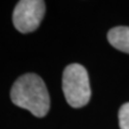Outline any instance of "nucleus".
<instances>
[{"label":"nucleus","instance_id":"nucleus-5","mask_svg":"<svg viewBox=\"0 0 129 129\" xmlns=\"http://www.w3.org/2000/svg\"><path fill=\"white\" fill-rule=\"evenodd\" d=\"M118 122L120 129H129V102L124 103L118 112Z\"/></svg>","mask_w":129,"mask_h":129},{"label":"nucleus","instance_id":"nucleus-4","mask_svg":"<svg viewBox=\"0 0 129 129\" xmlns=\"http://www.w3.org/2000/svg\"><path fill=\"white\" fill-rule=\"evenodd\" d=\"M108 41L116 50L129 54V27L117 26L108 32Z\"/></svg>","mask_w":129,"mask_h":129},{"label":"nucleus","instance_id":"nucleus-3","mask_svg":"<svg viewBox=\"0 0 129 129\" xmlns=\"http://www.w3.org/2000/svg\"><path fill=\"white\" fill-rule=\"evenodd\" d=\"M45 13V2L42 0H21L13 11V25L22 34L35 31L40 26Z\"/></svg>","mask_w":129,"mask_h":129},{"label":"nucleus","instance_id":"nucleus-1","mask_svg":"<svg viewBox=\"0 0 129 129\" xmlns=\"http://www.w3.org/2000/svg\"><path fill=\"white\" fill-rule=\"evenodd\" d=\"M11 100L37 117H43L50 111L51 100L45 83L35 73H26L15 81L11 88Z\"/></svg>","mask_w":129,"mask_h":129},{"label":"nucleus","instance_id":"nucleus-2","mask_svg":"<svg viewBox=\"0 0 129 129\" xmlns=\"http://www.w3.org/2000/svg\"><path fill=\"white\" fill-rule=\"evenodd\" d=\"M62 91L72 108H82L89 102L91 90L86 69L80 63L67 66L62 73Z\"/></svg>","mask_w":129,"mask_h":129}]
</instances>
